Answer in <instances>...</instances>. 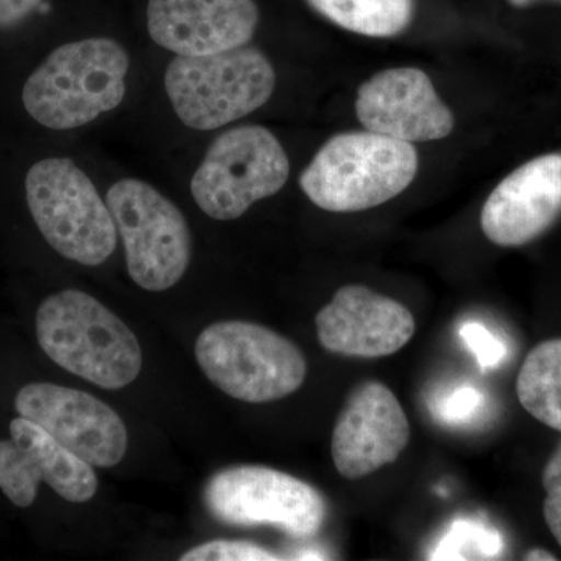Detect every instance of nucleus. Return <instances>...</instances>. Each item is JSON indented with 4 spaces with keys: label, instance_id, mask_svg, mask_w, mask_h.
<instances>
[{
    "label": "nucleus",
    "instance_id": "22",
    "mask_svg": "<svg viewBox=\"0 0 561 561\" xmlns=\"http://www.w3.org/2000/svg\"><path fill=\"white\" fill-rule=\"evenodd\" d=\"M460 337L465 346L474 354L482 370L500 367L507 356L504 343L479 321H467L461 324Z\"/></svg>",
    "mask_w": 561,
    "mask_h": 561
},
{
    "label": "nucleus",
    "instance_id": "11",
    "mask_svg": "<svg viewBox=\"0 0 561 561\" xmlns=\"http://www.w3.org/2000/svg\"><path fill=\"white\" fill-rule=\"evenodd\" d=\"M46 482L62 500L88 502L98 491L92 465L27 419L10 423V440H0V490L16 507H31Z\"/></svg>",
    "mask_w": 561,
    "mask_h": 561
},
{
    "label": "nucleus",
    "instance_id": "19",
    "mask_svg": "<svg viewBox=\"0 0 561 561\" xmlns=\"http://www.w3.org/2000/svg\"><path fill=\"white\" fill-rule=\"evenodd\" d=\"M504 551L500 530L478 519H457L431 552V560H491Z\"/></svg>",
    "mask_w": 561,
    "mask_h": 561
},
{
    "label": "nucleus",
    "instance_id": "16",
    "mask_svg": "<svg viewBox=\"0 0 561 561\" xmlns=\"http://www.w3.org/2000/svg\"><path fill=\"white\" fill-rule=\"evenodd\" d=\"M257 22L254 0H149L147 5L151 39L184 57L247 46Z\"/></svg>",
    "mask_w": 561,
    "mask_h": 561
},
{
    "label": "nucleus",
    "instance_id": "12",
    "mask_svg": "<svg viewBox=\"0 0 561 561\" xmlns=\"http://www.w3.org/2000/svg\"><path fill=\"white\" fill-rule=\"evenodd\" d=\"M411 440V424L393 391L382 382L359 383L335 421L331 453L342 478H367L393 463Z\"/></svg>",
    "mask_w": 561,
    "mask_h": 561
},
{
    "label": "nucleus",
    "instance_id": "18",
    "mask_svg": "<svg viewBox=\"0 0 561 561\" xmlns=\"http://www.w3.org/2000/svg\"><path fill=\"white\" fill-rule=\"evenodd\" d=\"M317 13L345 31L390 38L411 25L413 0H306Z\"/></svg>",
    "mask_w": 561,
    "mask_h": 561
},
{
    "label": "nucleus",
    "instance_id": "6",
    "mask_svg": "<svg viewBox=\"0 0 561 561\" xmlns=\"http://www.w3.org/2000/svg\"><path fill=\"white\" fill-rule=\"evenodd\" d=\"M25 197L36 227L66 260L103 264L117 247V228L94 183L69 158L36 162L25 176Z\"/></svg>",
    "mask_w": 561,
    "mask_h": 561
},
{
    "label": "nucleus",
    "instance_id": "14",
    "mask_svg": "<svg viewBox=\"0 0 561 561\" xmlns=\"http://www.w3.org/2000/svg\"><path fill=\"white\" fill-rule=\"evenodd\" d=\"M356 114L368 131L411 144L443 139L454 130L453 111L415 68L386 69L362 83Z\"/></svg>",
    "mask_w": 561,
    "mask_h": 561
},
{
    "label": "nucleus",
    "instance_id": "26",
    "mask_svg": "<svg viewBox=\"0 0 561 561\" xmlns=\"http://www.w3.org/2000/svg\"><path fill=\"white\" fill-rule=\"evenodd\" d=\"M515 9H526V7L534 5V3L541 2V0H507ZM553 2H560L561 0H553Z\"/></svg>",
    "mask_w": 561,
    "mask_h": 561
},
{
    "label": "nucleus",
    "instance_id": "20",
    "mask_svg": "<svg viewBox=\"0 0 561 561\" xmlns=\"http://www.w3.org/2000/svg\"><path fill=\"white\" fill-rule=\"evenodd\" d=\"M486 405L483 391L471 383H457L438 391L431 400V412L435 420L448 426H467L481 416Z\"/></svg>",
    "mask_w": 561,
    "mask_h": 561
},
{
    "label": "nucleus",
    "instance_id": "5",
    "mask_svg": "<svg viewBox=\"0 0 561 561\" xmlns=\"http://www.w3.org/2000/svg\"><path fill=\"white\" fill-rule=\"evenodd\" d=\"M195 357L217 389L251 404L289 397L308 375V362L294 342L250 321L210 324L198 335Z\"/></svg>",
    "mask_w": 561,
    "mask_h": 561
},
{
    "label": "nucleus",
    "instance_id": "10",
    "mask_svg": "<svg viewBox=\"0 0 561 561\" xmlns=\"http://www.w3.org/2000/svg\"><path fill=\"white\" fill-rule=\"evenodd\" d=\"M14 405L22 419L38 424L92 467H114L127 453L124 421L90 393L49 382H32L18 391Z\"/></svg>",
    "mask_w": 561,
    "mask_h": 561
},
{
    "label": "nucleus",
    "instance_id": "15",
    "mask_svg": "<svg viewBox=\"0 0 561 561\" xmlns=\"http://www.w3.org/2000/svg\"><path fill=\"white\" fill-rule=\"evenodd\" d=\"M561 214V154H542L501 181L481 213L494 245L523 247L545 234Z\"/></svg>",
    "mask_w": 561,
    "mask_h": 561
},
{
    "label": "nucleus",
    "instance_id": "13",
    "mask_svg": "<svg viewBox=\"0 0 561 561\" xmlns=\"http://www.w3.org/2000/svg\"><path fill=\"white\" fill-rule=\"evenodd\" d=\"M317 335L332 354L360 359L391 356L415 334L404 305L365 286H343L316 317Z\"/></svg>",
    "mask_w": 561,
    "mask_h": 561
},
{
    "label": "nucleus",
    "instance_id": "2",
    "mask_svg": "<svg viewBox=\"0 0 561 561\" xmlns=\"http://www.w3.org/2000/svg\"><path fill=\"white\" fill-rule=\"evenodd\" d=\"M128 68V54L117 41L62 44L25 81L22 103L43 127L80 128L121 105Z\"/></svg>",
    "mask_w": 561,
    "mask_h": 561
},
{
    "label": "nucleus",
    "instance_id": "8",
    "mask_svg": "<svg viewBox=\"0 0 561 561\" xmlns=\"http://www.w3.org/2000/svg\"><path fill=\"white\" fill-rule=\"evenodd\" d=\"M106 205L124 242L131 279L149 291L175 286L191 262L183 213L146 181L125 179L106 192Z\"/></svg>",
    "mask_w": 561,
    "mask_h": 561
},
{
    "label": "nucleus",
    "instance_id": "23",
    "mask_svg": "<svg viewBox=\"0 0 561 561\" xmlns=\"http://www.w3.org/2000/svg\"><path fill=\"white\" fill-rule=\"evenodd\" d=\"M541 482L546 491L542 515L553 538L561 546V443L546 463Z\"/></svg>",
    "mask_w": 561,
    "mask_h": 561
},
{
    "label": "nucleus",
    "instance_id": "25",
    "mask_svg": "<svg viewBox=\"0 0 561 561\" xmlns=\"http://www.w3.org/2000/svg\"><path fill=\"white\" fill-rule=\"evenodd\" d=\"M524 560L529 561H556L557 557H553V553L545 551V549H531V551L526 552L524 556Z\"/></svg>",
    "mask_w": 561,
    "mask_h": 561
},
{
    "label": "nucleus",
    "instance_id": "7",
    "mask_svg": "<svg viewBox=\"0 0 561 561\" xmlns=\"http://www.w3.org/2000/svg\"><path fill=\"white\" fill-rule=\"evenodd\" d=\"M290 164L276 136L260 125L221 133L191 181L198 208L216 220H236L289 180Z\"/></svg>",
    "mask_w": 561,
    "mask_h": 561
},
{
    "label": "nucleus",
    "instance_id": "4",
    "mask_svg": "<svg viewBox=\"0 0 561 561\" xmlns=\"http://www.w3.org/2000/svg\"><path fill=\"white\" fill-rule=\"evenodd\" d=\"M275 84L271 60L247 46L194 57L176 55L164 77L176 116L201 131L216 130L260 110Z\"/></svg>",
    "mask_w": 561,
    "mask_h": 561
},
{
    "label": "nucleus",
    "instance_id": "21",
    "mask_svg": "<svg viewBox=\"0 0 561 561\" xmlns=\"http://www.w3.org/2000/svg\"><path fill=\"white\" fill-rule=\"evenodd\" d=\"M181 561H273L275 552L247 541H210L180 557Z\"/></svg>",
    "mask_w": 561,
    "mask_h": 561
},
{
    "label": "nucleus",
    "instance_id": "1",
    "mask_svg": "<svg viewBox=\"0 0 561 561\" xmlns=\"http://www.w3.org/2000/svg\"><path fill=\"white\" fill-rule=\"evenodd\" d=\"M36 337L58 367L105 390L138 378L142 350L135 332L101 301L80 290H62L41 302Z\"/></svg>",
    "mask_w": 561,
    "mask_h": 561
},
{
    "label": "nucleus",
    "instance_id": "17",
    "mask_svg": "<svg viewBox=\"0 0 561 561\" xmlns=\"http://www.w3.org/2000/svg\"><path fill=\"white\" fill-rule=\"evenodd\" d=\"M516 394L534 419L561 432V339L542 342L527 354Z\"/></svg>",
    "mask_w": 561,
    "mask_h": 561
},
{
    "label": "nucleus",
    "instance_id": "3",
    "mask_svg": "<svg viewBox=\"0 0 561 561\" xmlns=\"http://www.w3.org/2000/svg\"><path fill=\"white\" fill-rule=\"evenodd\" d=\"M416 172L419 154L411 142L373 131L342 133L321 147L300 186L321 209L359 213L398 197Z\"/></svg>",
    "mask_w": 561,
    "mask_h": 561
},
{
    "label": "nucleus",
    "instance_id": "9",
    "mask_svg": "<svg viewBox=\"0 0 561 561\" xmlns=\"http://www.w3.org/2000/svg\"><path fill=\"white\" fill-rule=\"evenodd\" d=\"M206 508L217 522L239 527L273 526L295 538L313 537L327 519L319 490L267 467H232L206 483Z\"/></svg>",
    "mask_w": 561,
    "mask_h": 561
},
{
    "label": "nucleus",
    "instance_id": "24",
    "mask_svg": "<svg viewBox=\"0 0 561 561\" xmlns=\"http://www.w3.org/2000/svg\"><path fill=\"white\" fill-rule=\"evenodd\" d=\"M43 0H0V28L14 27L24 21Z\"/></svg>",
    "mask_w": 561,
    "mask_h": 561
}]
</instances>
